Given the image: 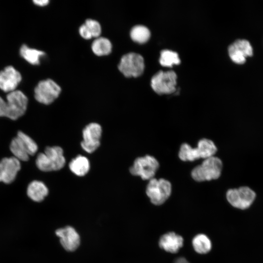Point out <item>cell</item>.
I'll list each match as a JSON object with an SVG mask.
<instances>
[{
	"label": "cell",
	"instance_id": "obj_19",
	"mask_svg": "<svg viewBox=\"0 0 263 263\" xmlns=\"http://www.w3.org/2000/svg\"><path fill=\"white\" fill-rule=\"evenodd\" d=\"M191 245L197 254L205 255L212 249V242L210 238L204 233L196 235L191 240Z\"/></svg>",
	"mask_w": 263,
	"mask_h": 263
},
{
	"label": "cell",
	"instance_id": "obj_26",
	"mask_svg": "<svg viewBox=\"0 0 263 263\" xmlns=\"http://www.w3.org/2000/svg\"><path fill=\"white\" fill-rule=\"evenodd\" d=\"M79 32L80 36L85 39H89L93 37L89 29L85 24L80 27Z\"/></svg>",
	"mask_w": 263,
	"mask_h": 263
},
{
	"label": "cell",
	"instance_id": "obj_13",
	"mask_svg": "<svg viewBox=\"0 0 263 263\" xmlns=\"http://www.w3.org/2000/svg\"><path fill=\"white\" fill-rule=\"evenodd\" d=\"M231 59L235 63L242 64L246 58L253 56V48L250 42L245 39H237L228 49Z\"/></svg>",
	"mask_w": 263,
	"mask_h": 263
},
{
	"label": "cell",
	"instance_id": "obj_24",
	"mask_svg": "<svg viewBox=\"0 0 263 263\" xmlns=\"http://www.w3.org/2000/svg\"><path fill=\"white\" fill-rule=\"evenodd\" d=\"M159 62L163 66L171 67L174 64H179L180 60L176 52L164 50L161 52Z\"/></svg>",
	"mask_w": 263,
	"mask_h": 263
},
{
	"label": "cell",
	"instance_id": "obj_3",
	"mask_svg": "<svg viewBox=\"0 0 263 263\" xmlns=\"http://www.w3.org/2000/svg\"><path fill=\"white\" fill-rule=\"evenodd\" d=\"M65 162L63 150L59 146L46 147L44 152L38 155L36 160L38 168L46 172L59 170Z\"/></svg>",
	"mask_w": 263,
	"mask_h": 263
},
{
	"label": "cell",
	"instance_id": "obj_7",
	"mask_svg": "<svg viewBox=\"0 0 263 263\" xmlns=\"http://www.w3.org/2000/svg\"><path fill=\"white\" fill-rule=\"evenodd\" d=\"M255 192L248 187L231 188L226 192V199L233 207L244 210L249 208L256 198Z\"/></svg>",
	"mask_w": 263,
	"mask_h": 263
},
{
	"label": "cell",
	"instance_id": "obj_18",
	"mask_svg": "<svg viewBox=\"0 0 263 263\" xmlns=\"http://www.w3.org/2000/svg\"><path fill=\"white\" fill-rule=\"evenodd\" d=\"M48 189L41 181L34 180L28 185L27 189L28 196L33 201L40 202L48 194Z\"/></svg>",
	"mask_w": 263,
	"mask_h": 263
},
{
	"label": "cell",
	"instance_id": "obj_6",
	"mask_svg": "<svg viewBox=\"0 0 263 263\" xmlns=\"http://www.w3.org/2000/svg\"><path fill=\"white\" fill-rule=\"evenodd\" d=\"M37 143L28 135L19 131L16 137L14 138L10 145V150L19 161H27L29 156L34 155L37 151Z\"/></svg>",
	"mask_w": 263,
	"mask_h": 263
},
{
	"label": "cell",
	"instance_id": "obj_12",
	"mask_svg": "<svg viewBox=\"0 0 263 263\" xmlns=\"http://www.w3.org/2000/svg\"><path fill=\"white\" fill-rule=\"evenodd\" d=\"M102 134L101 126L96 123L87 125L82 132V148L88 153L94 152L99 146Z\"/></svg>",
	"mask_w": 263,
	"mask_h": 263
},
{
	"label": "cell",
	"instance_id": "obj_1",
	"mask_svg": "<svg viewBox=\"0 0 263 263\" xmlns=\"http://www.w3.org/2000/svg\"><path fill=\"white\" fill-rule=\"evenodd\" d=\"M6 101L0 96V117H6L15 120L25 113L28 105V98L20 90L9 93Z\"/></svg>",
	"mask_w": 263,
	"mask_h": 263
},
{
	"label": "cell",
	"instance_id": "obj_4",
	"mask_svg": "<svg viewBox=\"0 0 263 263\" xmlns=\"http://www.w3.org/2000/svg\"><path fill=\"white\" fill-rule=\"evenodd\" d=\"M223 168L221 160L214 156L205 159L202 164L191 171L192 178L197 182L210 181L218 179Z\"/></svg>",
	"mask_w": 263,
	"mask_h": 263
},
{
	"label": "cell",
	"instance_id": "obj_25",
	"mask_svg": "<svg viewBox=\"0 0 263 263\" xmlns=\"http://www.w3.org/2000/svg\"><path fill=\"white\" fill-rule=\"evenodd\" d=\"M85 24L89 29L93 37H98L101 32V28L99 23L96 20L88 19Z\"/></svg>",
	"mask_w": 263,
	"mask_h": 263
},
{
	"label": "cell",
	"instance_id": "obj_9",
	"mask_svg": "<svg viewBox=\"0 0 263 263\" xmlns=\"http://www.w3.org/2000/svg\"><path fill=\"white\" fill-rule=\"evenodd\" d=\"M118 68L126 77L139 76L144 70L143 57L140 55L134 53L126 54L122 57Z\"/></svg>",
	"mask_w": 263,
	"mask_h": 263
},
{
	"label": "cell",
	"instance_id": "obj_16",
	"mask_svg": "<svg viewBox=\"0 0 263 263\" xmlns=\"http://www.w3.org/2000/svg\"><path fill=\"white\" fill-rule=\"evenodd\" d=\"M183 237L173 231H169L162 235L158 244L160 249L166 252L176 254L184 245Z\"/></svg>",
	"mask_w": 263,
	"mask_h": 263
},
{
	"label": "cell",
	"instance_id": "obj_20",
	"mask_svg": "<svg viewBox=\"0 0 263 263\" xmlns=\"http://www.w3.org/2000/svg\"><path fill=\"white\" fill-rule=\"evenodd\" d=\"M71 171L78 176L85 175L89 171L90 164L88 159L83 155H77L69 164Z\"/></svg>",
	"mask_w": 263,
	"mask_h": 263
},
{
	"label": "cell",
	"instance_id": "obj_22",
	"mask_svg": "<svg viewBox=\"0 0 263 263\" xmlns=\"http://www.w3.org/2000/svg\"><path fill=\"white\" fill-rule=\"evenodd\" d=\"M92 49L97 56L107 55L112 51V44L108 39L102 37L98 38L93 41Z\"/></svg>",
	"mask_w": 263,
	"mask_h": 263
},
{
	"label": "cell",
	"instance_id": "obj_11",
	"mask_svg": "<svg viewBox=\"0 0 263 263\" xmlns=\"http://www.w3.org/2000/svg\"><path fill=\"white\" fill-rule=\"evenodd\" d=\"M61 88L54 81L47 79L39 81L34 89V96L38 102L48 105L59 96Z\"/></svg>",
	"mask_w": 263,
	"mask_h": 263
},
{
	"label": "cell",
	"instance_id": "obj_23",
	"mask_svg": "<svg viewBox=\"0 0 263 263\" xmlns=\"http://www.w3.org/2000/svg\"><path fill=\"white\" fill-rule=\"evenodd\" d=\"M130 36L132 40L139 43L146 42L150 38L149 30L143 25H136L131 30Z\"/></svg>",
	"mask_w": 263,
	"mask_h": 263
},
{
	"label": "cell",
	"instance_id": "obj_21",
	"mask_svg": "<svg viewBox=\"0 0 263 263\" xmlns=\"http://www.w3.org/2000/svg\"><path fill=\"white\" fill-rule=\"evenodd\" d=\"M19 55L29 64L38 65L40 64L41 57L44 56L45 53L41 50L30 48L24 44L19 49Z\"/></svg>",
	"mask_w": 263,
	"mask_h": 263
},
{
	"label": "cell",
	"instance_id": "obj_2",
	"mask_svg": "<svg viewBox=\"0 0 263 263\" xmlns=\"http://www.w3.org/2000/svg\"><path fill=\"white\" fill-rule=\"evenodd\" d=\"M217 150V147L212 141L203 138L198 141L196 148H192L187 143L182 144L178 156L183 161H193L200 158L205 159L213 156Z\"/></svg>",
	"mask_w": 263,
	"mask_h": 263
},
{
	"label": "cell",
	"instance_id": "obj_27",
	"mask_svg": "<svg viewBox=\"0 0 263 263\" xmlns=\"http://www.w3.org/2000/svg\"><path fill=\"white\" fill-rule=\"evenodd\" d=\"M173 263H190L189 261L183 256H178L175 254V257L173 261Z\"/></svg>",
	"mask_w": 263,
	"mask_h": 263
},
{
	"label": "cell",
	"instance_id": "obj_28",
	"mask_svg": "<svg viewBox=\"0 0 263 263\" xmlns=\"http://www.w3.org/2000/svg\"><path fill=\"white\" fill-rule=\"evenodd\" d=\"M34 3L38 6H44L47 5L49 2L48 0H34L33 1Z\"/></svg>",
	"mask_w": 263,
	"mask_h": 263
},
{
	"label": "cell",
	"instance_id": "obj_5",
	"mask_svg": "<svg viewBox=\"0 0 263 263\" xmlns=\"http://www.w3.org/2000/svg\"><path fill=\"white\" fill-rule=\"evenodd\" d=\"M172 192L171 183L165 179L152 178L148 184L146 193L150 203L155 206L164 205L170 197Z\"/></svg>",
	"mask_w": 263,
	"mask_h": 263
},
{
	"label": "cell",
	"instance_id": "obj_14",
	"mask_svg": "<svg viewBox=\"0 0 263 263\" xmlns=\"http://www.w3.org/2000/svg\"><path fill=\"white\" fill-rule=\"evenodd\" d=\"M22 80V76L12 66H7L0 71V89L6 93L15 91Z\"/></svg>",
	"mask_w": 263,
	"mask_h": 263
},
{
	"label": "cell",
	"instance_id": "obj_17",
	"mask_svg": "<svg viewBox=\"0 0 263 263\" xmlns=\"http://www.w3.org/2000/svg\"><path fill=\"white\" fill-rule=\"evenodd\" d=\"M56 234L59 238L63 247L67 251H73L80 244V237L74 228L67 226L57 229Z\"/></svg>",
	"mask_w": 263,
	"mask_h": 263
},
{
	"label": "cell",
	"instance_id": "obj_8",
	"mask_svg": "<svg viewBox=\"0 0 263 263\" xmlns=\"http://www.w3.org/2000/svg\"><path fill=\"white\" fill-rule=\"evenodd\" d=\"M159 167L156 159L147 155L137 158L130 167V172L133 175L140 176L143 180H150L153 178Z\"/></svg>",
	"mask_w": 263,
	"mask_h": 263
},
{
	"label": "cell",
	"instance_id": "obj_10",
	"mask_svg": "<svg viewBox=\"0 0 263 263\" xmlns=\"http://www.w3.org/2000/svg\"><path fill=\"white\" fill-rule=\"evenodd\" d=\"M177 75L173 71H160L153 76L151 86L159 94H169L176 91Z\"/></svg>",
	"mask_w": 263,
	"mask_h": 263
},
{
	"label": "cell",
	"instance_id": "obj_15",
	"mask_svg": "<svg viewBox=\"0 0 263 263\" xmlns=\"http://www.w3.org/2000/svg\"><path fill=\"white\" fill-rule=\"evenodd\" d=\"M20 161L16 157H5L0 161V182L5 184L13 182L20 169Z\"/></svg>",
	"mask_w": 263,
	"mask_h": 263
}]
</instances>
